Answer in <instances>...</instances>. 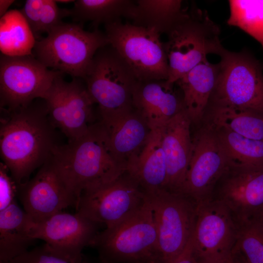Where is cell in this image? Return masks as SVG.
Here are the masks:
<instances>
[{
	"mask_svg": "<svg viewBox=\"0 0 263 263\" xmlns=\"http://www.w3.org/2000/svg\"><path fill=\"white\" fill-rule=\"evenodd\" d=\"M0 157L18 186L51 157L58 144L56 128L44 99L15 109L0 108Z\"/></svg>",
	"mask_w": 263,
	"mask_h": 263,
	"instance_id": "1",
	"label": "cell"
},
{
	"mask_svg": "<svg viewBox=\"0 0 263 263\" xmlns=\"http://www.w3.org/2000/svg\"><path fill=\"white\" fill-rule=\"evenodd\" d=\"M62 73L49 69L33 55L0 59V108L15 109L44 99L55 78Z\"/></svg>",
	"mask_w": 263,
	"mask_h": 263,
	"instance_id": "10",
	"label": "cell"
},
{
	"mask_svg": "<svg viewBox=\"0 0 263 263\" xmlns=\"http://www.w3.org/2000/svg\"><path fill=\"white\" fill-rule=\"evenodd\" d=\"M181 0H138L128 16L132 24L168 34L186 15Z\"/></svg>",
	"mask_w": 263,
	"mask_h": 263,
	"instance_id": "23",
	"label": "cell"
},
{
	"mask_svg": "<svg viewBox=\"0 0 263 263\" xmlns=\"http://www.w3.org/2000/svg\"><path fill=\"white\" fill-rule=\"evenodd\" d=\"M51 158L77 206L84 191L111 182L126 171L125 165L110 150L98 123L82 136L56 146Z\"/></svg>",
	"mask_w": 263,
	"mask_h": 263,
	"instance_id": "2",
	"label": "cell"
},
{
	"mask_svg": "<svg viewBox=\"0 0 263 263\" xmlns=\"http://www.w3.org/2000/svg\"><path fill=\"white\" fill-rule=\"evenodd\" d=\"M109 44L132 70L139 81L167 80L168 62L164 42L156 30L123 23L106 24Z\"/></svg>",
	"mask_w": 263,
	"mask_h": 263,
	"instance_id": "8",
	"label": "cell"
},
{
	"mask_svg": "<svg viewBox=\"0 0 263 263\" xmlns=\"http://www.w3.org/2000/svg\"><path fill=\"white\" fill-rule=\"evenodd\" d=\"M100 225L78 212L62 211L38 222L30 218L28 232L32 240H43L55 250L78 258L85 247L92 246Z\"/></svg>",
	"mask_w": 263,
	"mask_h": 263,
	"instance_id": "17",
	"label": "cell"
},
{
	"mask_svg": "<svg viewBox=\"0 0 263 263\" xmlns=\"http://www.w3.org/2000/svg\"><path fill=\"white\" fill-rule=\"evenodd\" d=\"M229 258L228 260L224 262H209L206 261H197V263H230Z\"/></svg>",
	"mask_w": 263,
	"mask_h": 263,
	"instance_id": "37",
	"label": "cell"
},
{
	"mask_svg": "<svg viewBox=\"0 0 263 263\" xmlns=\"http://www.w3.org/2000/svg\"><path fill=\"white\" fill-rule=\"evenodd\" d=\"M167 80L138 81L132 94L133 108L146 120L151 130L162 127L184 110L181 92Z\"/></svg>",
	"mask_w": 263,
	"mask_h": 263,
	"instance_id": "19",
	"label": "cell"
},
{
	"mask_svg": "<svg viewBox=\"0 0 263 263\" xmlns=\"http://www.w3.org/2000/svg\"><path fill=\"white\" fill-rule=\"evenodd\" d=\"M236 241L232 252L247 263H263V225L255 218L237 224Z\"/></svg>",
	"mask_w": 263,
	"mask_h": 263,
	"instance_id": "31",
	"label": "cell"
},
{
	"mask_svg": "<svg viewBox=\"0 0 263 263\" xmlns=\"http://www.w3.org/2000/svg\"><path fill=\"white\" fill-rule=\"evenodd\" d=\"M229 262L230 263H247L241 256L234 252H231Z\"/></svg>",
	"mask_w": 263,
	"mask_h": 263,
	"instance_id": "36",
	"label": "cell"
},
{
	"mask_svg": "<svg viewBox=\"0 0 263 263\" xmlns=\"http://www.w3.org/2000/svg\"><path fill=\"white\" fill-rule=\"evenodd\" d=\"M0 263H100L83 254L78 258H73L57 251L46 244L28 250L24 254L7 262Z\"/></svg>",
	"mask_w": 263,
	"mask_h": 263,
	"instance_id": "32",
	"label": "cell"
},
{
	"mask_svg": "<svg viewBox=\"0 0 263 263\" xmlns=\"http://www.w3.org/2000/svg\"><path fill=\"white\" fill-rule=\"evenodd\" d=\"M218 71V63L212 64L207 60L175 83L181 92L184 109L192 123H198L206 113Z\"/></svg>",
	"mask_w": 263,
	"mask_h": 263,
	"instance_id": "21",
	"label": "cell"
},
{
	"mask_svg": "<svg viewBox=\"0 0 263 263\" xmlns=\"http://www.w3.org/2000/svg\"><path fill=\"white\" fill-rule=\"evenodd\" d=\"M23 210L32 221L38 222L77 201L67 188L51 157L31 179L17 186Z\"/></svg>",
	"mask_w": 263,
	"mask_h": 263,
	"instance_id": "16",
	"label": "cell"
},
{
	"mask_svg": "<svg viewBox=\"0 0 263 263\" xmlns=\"http://www.w3.org/2000/svg\"><path fill=\"white\" fill-rule=\"evenodd\" d=\"M56 2L57 3V2H60V3H70V2H75V0H56Z\"/></svg>",
	"mask_w": 263,
	"mask_h": 263,
	"instance_id": "38",
	"label": "cell"
},
{
	"mask_svg": "<svg viewBox=\"0 0 263 263\" xmlns=\"http://www.w3.org/2000/svg\"><path fill=\"white\" fill-rule=\"evenodd\" d=\"M83 79L98 105L100 117L116 115L133 108L132 94L138 80L110 44L97 51Z\"/></svg>",
	"mask_w": 263,
	"mask_h": 263,
	"instance_id": "7",
	"label": "cell"
},
{
	"mask_svg": "<svg viewBox=\"0 0 263 263\" xmlns=\"http://www.w3.org/2000/svg\"><path fill=\"white\" fill-rule=\"evenodd\" d=\"M256 219H258L260 222L263 225V211L262 212L258 218Z\"/></svg>",
	"mask_w": 263,
	"mask_h": 263,
	"instance_id": "39",
	"label": "cell"
},
{
	"mask_svg": "<svg viewBox=\"0 0 263 263\" xmlns=\"http://www.w3.org/2000/svg\"><path fill=\"white\" fill-rule=\"evenodd\" d=\"M92 246L97 250L100 263H162L148 196L135 212L100 231Z\"/></svg>",
	"mask_w": 263,
	"mask_h": 263,
	"instance_id": "3",
	"label": "cell"
},
{
	"mask_svg": "<svg viewBox=\"0 0 263 263\" xmlns=\"http://www.w3.org/2000/svg\"><path fill=\"white\" fill-rule=\"evenodd\" d=\"M134 1L129 0H77L71 9V16L75 21H91L94 29L98 25L128 18Z\"/></svg>",
	"mask_w": 263,
	"mask_h": 263,
	"instance_id": "26",
	"label": "cell"
},
{
	"mask_svg": "<svg viewBox=\"0 0 263 263\" xmlns=\"http://www.w3.org/2000/svg\"><path fill=\"white\" fill-rule=\"evenodd\" d=\"M109 45L98 29L84 30L76 23L63 22L36 41L34 56L47 68L83 79L97 51Z\"/></svg>",
	"mask_w": 263,
	"mask_h": 263,
	"instance_id": "5",
	"label": "cell"
},
{
	"mask_svg": "<svg viewBox=\"0 0 263 263\" xmlns=\"http://www.w3.org/2000/svg\"><path fill=\"white\" fill-rule=\"evenodd\" d=\"M126 171L145 191L165 189L167 165L161 128L151 130L144 147L127 163Z\"/></svg>",
	"mask_w": 263,
	"mask_h": 263,
	"instance_id": "22",
	"label": "cell"
},
{
	"mask_svg": "<svg viewBox=\"0 0 263 263\" xmlns=\"http://www.w3.org/2000/svg\"><path fill=\"white\" fill-rule=\"evenodd\" d=\"M13 0H0V16L3 17L7 12L10 6L14 3Z\"/></svg>",
	"mask_w": 263,
	"mask_h": 263,
	"instance_id": "35",
	"label": "cell"
},
{
	"mask_svg": "<svg viewBox=\"0 0 263 263\" xmlns=\"http://www.w3.org/2000/svg\"><path fill=\"white\" fill-rule=\"evenodd\" d=\"M192 122L183 110L161 128L167 178L165 189L180 193L188 170L193 148Z\"/></svg>",
	"mask_w": 263,
	"mask_h": 263,
	"instance_id": "18",
	"label": "cell"
},
{
	"mask_svg": "<svg viewBox=\"0 0 263 263\" xmlns=\"http://www.w3.org/2000/svg\"><path fill=\"white\" fill-rule=\"evenodd\" d=\"M218 25L207 11L192 4L185 17L167 34L164 42L169 65L168 81L175 83L209 54L218 55L224 48Z\"/></svg>",
	"mask_w": 263,
	"mask_h": 263,
	"instance_id": "4",
	"label": "cell"
},
{
	"mask_svg": "<svg viewBox=\"0 0 263 263\" xmlns=\"http://www.w3.org/2000/svg\"><path fill=\"white\" fill-rule=\"evenodd\" d=\"M209 106L253 113L263 118V67L245 52L224 48Z\"/></svg>",
	"mask_w": 263,
	"mask_h": 263,
	"instance_id": "6",
	"label": "cell"
},
{
	"mask_svg": "<svg viewBox=\"0 0 263 263\" xmlns=\"http://www.w3.org/2000/svg\"><path fill=\"white\" fill-rule=\"evenodd\" d=\"M208 123L244 137L263 141V118L253 113L209 106Z\"/></svg>",
	"mask_w": 263,
	"mask_h": 263,
	"instance_id": "27",
	"label": "cell"
},
{
	"mask_svg": "<svg viewBox=\"0 0 263 263\" xmlns=\"http://www.w3.org/2000/svg\"><path fill=\"white\" fill-rule=\"evenodd\" d=\"M211 125L230 164H263V141L250 139L225 129Z\"/></svg>",
	"mask_w": 263,
	"mask_h": 263,
	"instance_id": "28",
	"label": "cell"
},
{
	"mask_svg": "<svg viewBox=\"0 0 263 263\" xmlns=\"http://www.w3.org/2000/svg\"><path fill=\"white\" fill-rule=\"evenodd\" d=\"M172 263H197L194 253L192 235L184 249Z\"/></svg>",
	"mask_w": 263,
	"mask_h": 263,
	"instance_id": "34",
	"label": "cell"
},
{
	"mask_svg": "<svg viewBox=\"0 0 263 263\" xmlns=\"http://www.w3.org/2000/svg\"><path fill=\"white\" fill-rule=\"evenodd\" d=\"M222 203L236 224L258 218L263 211V164H229L212 198Z\"/></svg>",
	"mask_w": 263,
	"mask_h": 263,
	"instance_id": "12",
	"label": "cell"
},
{
	"mask_svg": "<svg viewBox=\"0 0 263 263\" xmlns=\"http://www.w3.org/2000/svg\"><path fill=\"white\" fill-rule=\"evenodd\" d=\"M0 48L9 56L32 55L36 40L20 11L11 10L0 18Z\"/></svg>",
	"mask_w": 263,
	"mask_h": 263,
	"instance_id": "25",
	"label": "cell"
},
{
	"mask_svg": "<svg viewBox=\"0 0 263 263\" xmlns=\"http://www.w3.org/2000/svg\"><path fill=\"white\" fill-rule=\"evenodd\" d=\"M192 142L191 156L180 193L198 204L211 199L215 187L229 163L209 123L196 132Z\"/></svg>",
	"mask_w": 263,
	"mask_h": 263,
	"instance_id": "14",
	"label": "cell"
},
{
	"mask_svg": "<svg viewBox=\"0 0 263 263\" xmlns=\"http://www.w3.org/2000/svg\"><path fill=\"white\" fill-rule=\"evenodd\" d=\"M227 22L254 38L263 48V0H230Z\"/></svg>",
	"mask_w": 263,
	"mask_h": 263,
	"instance_id": "30",
	"label": "cell"
},
{
	"mask_svg": "<svg viewBox=\"0 0 263 263\" xmlns=\"http://www.w3.org/2000/svg\"><path fill=\"white\" fill-rule=\"evenodd\" d=\"M115 158L125 165L144 147L151 130L133 108L116 115L100 117L98 123Z\"/></svg>",
	"mask_w": 263,
	"mask_h": 263,
	"instance_id": "20",
	"label": "cell"
},
{
	"mask_svg": "<svg viewBox=\"0 0 263 263\" xmlns=\"http://www.w3.org/2000/svg\"><path fill=\"white\" fill-rule=\"evenodd\" d=\"M18 194L17 185L8 169L0 163V211L7 208L16 201Z\"/></svg>",
	"mask_w": 263,
	"mask_h": 263,
	"instance_id": "33",
	"label": "cell"
},
{
	"mask_svg": "<svg viewBox=\"0 0 263 263\" xmlns=\"http://www.w3.org/2000/svg\"><path fill=\"white\" fill-rule=\"evenodd\" d=\"M146 193L153 211L162 263H172L193 234L197 204L185 194L164 188Z\"/></svg>",
	"mask_w": 263,
	"mask_h": 263,
	"instance_id": "9",
	"label": "cell"
},
{
	"mask_svg": "<svg viewBox=\"0 0 263 263\" xmlns=\"http://www.w3.org/2000/svg\"><path fill=\"white\" fill-rule=\"evenodd\" d=\"M56 3L53 0H27L19 10L36 40L62 23L64 18L71 16V10L60 9Z\"/></svg>",
	"mask_w": 263,
	"mask_h": 263,
	"instance_id": "29",
	"label": "cell"
},
{
	"mask_svg": "<svg viewBox=\"0 0 263 263\" xmlns=\"http://www.w3.org/2000/svg\"><path fill=\"white\" fill-rule=\"evenodd\" d=\"M237 234V224L222 203L211 199L197 204L192 234L197 261L223 262L228 259Z\"/></svg>",
	"mask_w": 263,
	"mask_h": 263,
	"instance_id": "15",
	"label": "cell"
},
{
	"mask_svg": "<svg viewBox=\"0 0 263 263\" xmlns=\"http://www.w3.org/2000/svg\"><path fill=\"white\" fill-rule=\"evenodd\" d=\"M147 199L146 191L125 171L111 182L84 191L76 212L107 227L135 212Z\"/></svg>",
	"mask_w": 263,
	"mask_h": 263,
	"instance_id": "11",
	"label": "cell"
},
{
	"mask_svg": "<svg viewBox=\"0 0 263 263\" xmlns=\"http://www.w3.org/2000/svg\"><path fill=\"white\" fill-rule=\"evenodd\" d=\"M29 219L16 201L0 211V262L10 261L29 250L34 241L28 235Z\"/></svg>",
	"mask_w": 263,
	"mask_h": 263,
	"instance_id": "24",
	"label": "cell"
},
{
	"mask_svg": "<svg viewBox=\"0 0 263 263\" xmlns=\"http://www.w3.org/2000/svg\"><path fill=\"white\" fill-rule=\"evenodd\" d=\"M63 75L55 78L44 99L52 123L71 141L86 134L93 124L94 103L80 78L67 82Z\"/></svg>",
	"mask_w": 263,
	"mask_h": 263,
	"instance_id": "13",
	"label": "cell"
}]
</instances>
